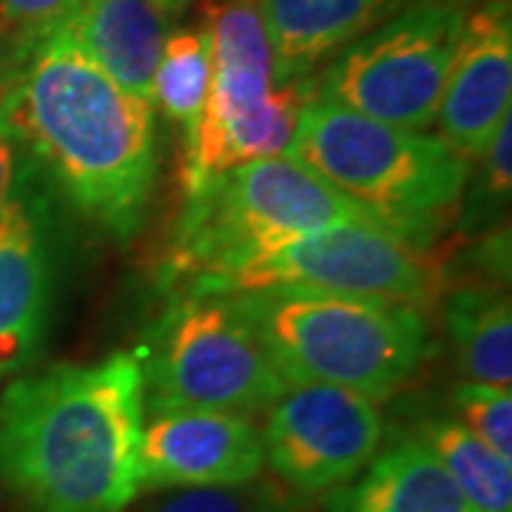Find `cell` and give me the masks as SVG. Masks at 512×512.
<instances>
[{"label":"cell","mask_w":512,"mask_h":512,"mask_svg":"<svg viewBox=\"0 0 512 512\" xmlns=\"http://www.w3.org/2000/svg\"><path fill=\"white\" fill-rule=\"evenodd\" d=\"M140 356L55 365L0 396V490L23 512H126L140 495Z\"/></svg>","instance_id":"obj_1"},{"label":"cell","mask_w":512,"mask_h":512,"mask_svg":"<svg viewBox=\"0 0 512 512\" xmlns=\"http://www.w3.org/2000/svg\"><path fill=\"white\" fill-rule=\"evenodd\" d=\"M6 120L83 220L117 242L143 228L160 163L154 103L111 80L63 26L23 60Z\"/></svg>","instance_id":"obj_2"},{"label":"cell","mask_w":512,"mask_h":512,"mask_svg":"<svg viewBox=\"0 0 512 512\" xmlns=\"http://www.w3.org/2000/svg\"><path fill=\"white\" fill-rule=\"evenodd\" d=\"M271 362L291 384H328L382 404L393 399L430 348L421 308L313 288L231 291Z\"/></svg>","instance_id":"obj_3"},{"label":"cell","mask_w":512,"mask_h":512,"mask_svg":"<svg viewBox=\"0 0 512 512\" xmlns=\"http://www.w3.org/2000/svg\"><path fill=\"white\" fill-rule=\"evenodd\" d=\"M288 157L367 211L384 231L430 248L456 222L473 163L439 137L384 126L311 97Z\"/></svg>","instance_id":"obj_4"},{"label":"cell","mask_w":512,"mask_h":512,"mask_svg":"<svg viewBox=\"0 0 512 512\" xmlns=\"http://www.w3.org/2000/svg\"><path fill=\"white\" fill-rule=\"evenodd\" d=\"M379 225L288 154L237 165L188 191L163 265L168 285L211 291L239 262L333 225ZM382 228V225H379Z\"/></svg>","instance_id":"obj_5"},{"label":"cell","mask_w":512,"mask_h":512,"mask_svg":"<svg viewBox=\"0 0 512 512\" xmlns=\"http://www.w3.org/2000/svg\"><path fill=\"white\" fill-rule=\"evenodd\" d=\"M140 356L143 407L220 410L251 416L268 410L291 384L271 362L254 328L228 293H185Z\"/></svg>","instance_id":"obj_6"},{"label":"cell","mask_w":512,"mask_h":512,"mask_svg":"<svg viewBox=\"0 0 512 512\" xmlns=\"http://www.w3.org/2000/svg\"><path fill=\"white\" fill-rule=\"evenodd\" d=\"M464 18L447 3L404 6L333 57L313 80V97L424 134L439 117Z\"/></svg>","instance_id":"obj_7"},{"label":"cell","mask_w":512,"mask_h":512,"mask_svg":"<svg viewBox=\"0 0 512 512\" xmlns=\"http://www.w3.org/2000/svg\"><path fill=\"white\" fill-rule=\"evenodd\" d=\"M254 288H313L402 302L424 311L439 296L441 271L427 248L404 242L379 225L353 222L288 239L251 256L202 293Z\"/></svg>","instance_id":"obj_8"},{"label":"cell","mask_w":512,"mask_h":512,"mask_svg":"<svg viewBox=\"0 0 512 512\" xmlns=\"http://www.w3.org/2000/svg\"><path fill=\"white\" fill-rule=\"evenodd\" d=\"M382 441L379 404L328 384L288 387L262 427L265 464L296 495H322L353 481Z\"/></svg>","instance_id":"obj_9"},{"label":"cell","mask_w":512,"mask_h":512,"mask_svg":"<svg viewBox=\"0 0 512 512\" xmlns=\"http://www.w3.org/2000/svg\"><path fill=\"white\" fill-rule=\"evenodd\" d=\"M265 470L262 430L251 416L160 410L143 424L140 493L251 484Z\"/></svg>","instance_id":"obj_10"},{"label":"cell","mask_w":512,"mask_h":512,"mask_svg":"<svg viewBox=\"0 0 512 512\" xmlns=\"http://www.w3.org/2000/svg\"><path fill=\"white\" fill-rule=\"evenodd\" d=\"M510 100V6H481L464 18V32L436 117L439 140L473 163L493 143L501 123L510 117Z\"/></svg>","instance_id":"obj_11"},{"label":"cell","mask_w":512,"mask_h":512,"mask_svg":"<svg viewBox=\"0 0 512 512\" xmlns=\"http://www.w3.org/2000/svg\"><path fill=\"white\" fill-rule=\"evenodd\" d=\"M205 32L211 40V92L197 134L185 148V163L242 123L276 86L274 49L256 0L208 3Z\"/></svg>","instance_id":"obj_12"},{"label":"cell","mask_w":512,"mask_h":512,"mask_svg":"<svg viewBox=\"0 0 512 512\" xmlns=\"http://www.w3.org/2000/svg\"><path fill=\"white\" fill-rule=\"evenodd\" d=\"M49 256L29 200L0 214V379L35 362L49 322Z\"/></svg>","instance_id":"obj_13"},{"label":"cell","mask_w":512,"mask_h":512,"mask_svg":"<svg viewBox=\"0 0 512 512\" xmlns=\"http://www.w3.org/2000/svg\"><path fill=\"white\" fill-rule=\"evenodd\" d=\"M276 63V83L302 80L379 26L407 0H256Z\"/></svg>","instance_id":"obj_14"},{"label":"cell","mask_w":512,"mask_h":512,"mask_svg":"<svg viewBox=\"0 0 512 512\" xmlns=\"http://www.w3.org/2000/svg\"><path fill=\"white\" fill-rule=\"evenodd\" d=\"M322 512H470L416 436L379 450L359 476L330 490Z\"/></svg>","instance_id":"obj_15"},{"label":"cell","mask_w":512,"mask_h":512,"mask_svg":"<svg viewBox=\"0 0 512 512\" xmlns=\"http://www.w3.org/2000/svg\"><path fill=\"white\" fill-rule=\"evenodd\" d=\"M63 29L111 80L151 100L165 43L163 15L151 0H80Z\"/></svg>","instance_id":"obj_16"},{"label":"cell","mask_w":512,"mask_h":512,"mask_svg":"<svg viewBox=\"0 0 512 512\" xmlns=\"http://www.w3.org/2000/svg\"><path fill=\"white\" fill-rule=\"evenodd\" d=\"M444 330L467 382L510 387L512 308L498 285H467L447 293Z\"/></svg>","instance_id":"obj_17"},{"label":"cell","mask_w":512,"mask_h":512,"mask_svg":"<svg viewBox=\"0 0 512 512\" xmlns=\"http://www.w3.org/2000/svg\"><path fill=\"white\" fill-rule=\"evenodd\" d=\"M456 484L470 512H512V458L495 453L456 419H427L413 433Z\"/></svg>","instance_id":"obj_18"},{"label":"cell","mask_w":512,"mask_h":512,"mask_svg":"<svg viewBox=\"0 0 512 512\" xmlns=\"http://www.w3.org/2000/svg\"><path fill=\"white\" fill-rule=\"evenodd\" d=\"M211 92V40L202 29H180L165 37L163 55L154 69L151 100L183 128L191 146Z\"/></svg>","instance_id":"obj_19"},{"label":"cell","mask_w":512,"mask_h":512,"mask_svg":"<svg viewBox=\"0 0 512 512\" xmlns=\"http://www.w3.org/2000/svg\"><path fill=\"white\" fill-rule=\"evenodd\" d=\"M478 171L467 177L464 197L458 205V217L464 231H481L487 225H498L510 208L512 188V131L510 117L495 131L493 143L484 148V154L473 160Z\"/></svg>","instance_id":"obj_20"},{"label":"cell","mask_w":512,"mask_h":512,"mask_svg":"<svg viewBox=\"0 0 512 512\" xmlns=\"http://www.w3.org/2000/svg\"><path fill=\"white\" fill-rule=\"evenodd\" d=\"M80 0H0V46L15 66L40 40L66 26Z\"/></svg>","instance_id":"obj_21"},{"label":"cell","mask_w":512,"mask_h":512,"mask_svg":"<svg viewBox=\"0 0 512 512\" xmlns=\"http://www.w3.org/2000/svg\"><path fill=\"white\" fill-rule=\"evenodd\" d=\"M456 421L473 436L493 447L495 453L512 458V393L510 387L464 382L453 393Z\"/></svg>","instance_id":"obj_22"},{"label":"cell","mask_w":512,"mask_h":512,"mask_svg":"<svg viewBox=\"0 0 512 512\" xmlns=\"http://www.w3.org/2000/svg\"><path fill=\"white\" fill-rule=\"evenodd\" d=\"M151 512H279L276 495L265 487H197L180 490L160 501Z\"/></svg>","instance_id":"obj_23"},{"label":"cell","mask_w":512,"mask_h":512,"mask_svg":"<svg viewBox=\"0 0 512 512\" xmlns=\"http://www.w3.org/2000/svg\"><path fill=\"white\" fill-rule=\"evenodd\" d=\"M29 148L20 140V134L6 120V114L0 117V214L23 197L20 183H23V171L29 163Z\"/></svg>","instance_id":"obj_24"},{"label":"cell","mask_w":512,"mask_h":512,"mask_svg":"<svg viewBox=\"0 0 512 512\" xmlns=\"http://www.w3.org/2000/svg\"><path fill=\"white\" fill-rule=\"evenodd\" d=\"M18 66L12 63V57L3 52L0 46V117L6 114V106H9V97H12V89H15V80H18Z\"/></svg>","instance_id":"obj_25"},{"label":"cell","mask_w":512,"mask_h":512,"mask_svg":"<svg viewBox=\"0 0 512 512\" xmlns=\"http://www.w3.org/2000/svg\"><path fill=\"white\" fill-rule=\"evenodd\" d=\"M410 3H447V6H458V9H470V6H510V0H407V6Z\"/></svg>","instance_id":"obj_26"},{"label":"cell","mask_w":512,"mask_h":512,"mask_svg":"<svg viewBox=\"0 0 512 512\" xmlns=\"http://www.w3.org/2000/svg\"><path fill=\"white\" fill-rule=\"evenodd\" d=\"M191 0H151V6L160 12V15H177V12H183L185 6H188Z\"/></svg>","instance_id":"obj_27"}]
</instances>
